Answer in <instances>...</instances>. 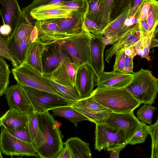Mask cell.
<instances>
[{
	"label": "cell",
	"mask_w": 158,
	"mask_h": 158,
	"mask_svg": "<svg viewBox=\"0 0 158 158\" xmlns=\"http://www.w3.org/2000/svg\"><path fill=\"white\" fill-rule=\"evenodd\" d=\"M36 114L43 139L42 145L37 150L39 157L57 158L63 148L64 143L63 136L57 122L48 111Z\"/></svg>",
	"instance_id": "obj_1"
},
{
	"label": "cell",
	"mask_w": 158,
	"mask_h": 158,
	"mask_svg": "<svg viewBox=\"0 0 158 158\" xmlns=\"http://www.w3.org/2000/svg\"><path fill=\"white\" fill-rule=\"evenodd\" d=\"M91 96L103 106L117 113L133 112L141 104L126 88H96Z\"/></svg>",
	"instance_id": "obj_2"
},
{
	"label": "cell",
	"mask_w": 158,
	"mask_h": 158,
	"mask_svg": "<svg viewBox=\"0 0 158 158\" xmlns=\"http://www.w3.org/2000/svg\"><path fill=\"white\" fill-rule=\"evenodd\" d=\"M125 88L141 104L152 105L158 92V79L152 71L141 69L133 73L132 80Z\"/></svg>",
	"instance_id": "obj_3"
},
{
	"label": "cell",
	"mask_w": 158,
	"mask_h": 158,
	"mask_svg": "<svg viewBox=\"0 0 158 158\" xmlns=\"http://www.w3.org/2000/svg\"><path fill=\"white\" fill-rule=\"evenodd\" d=\"M90 34L81 29L74 34L57 41L69 55L77 71L83 64L89 65Z\"/></svg>",
	"instance_id": "obj_4"
},
{
	"label": "cell",
	"mask_w": 158,
	"mask_h": 158,
	"mask_svg": "<svg viewBox=\"0 0 158 158\" xmlns=\"http://www.w3.org/2000/svg\"><path fill=\"white\" fill-rule=\"evenodd\" d=\"M11 72L17 83L21 86L47 91L65 98L42 74L27 64L22 63L13 68Z\"/></svg>",
	"instance_id": "obj_5"
},
{
	"label": "cell",
	"mask_w": 158,
	"mask_h": 158,
	"mask_svg": "<svg viewBox=\"0 0 158 158\" xmlns=\"http://www.w3.org/2000/svg\"><path fill=\"white\" fill-rule=\"evenodd\" d=\"M21 86L32 104L33 111L36 113H42L60 106H70L76 101L47 91Z\"/></svg>",
	"instance_id": "obj_6"
},
{
	"label": "cell",
	"mask_w": 158,
	"mask_h": 158,
	"mask_svg": "<svg viewBox=\"0 0 158 158\" xmlns=\"http://www.w3.org/2000/svg\"><path fill=\"white\" fill-rule=\"evenodd\" d=\"M95 149L111 151L127 144L123 131L105 123L95 124Z\"/></svg>",
	"instance_id": "obj_7"
},
{
	"label": "cell",
	"mask_w": 158,
	"mask_h": 158,
	"mask_svg": "<svg viewBox=\"0 0 158 158\" xmlns=\"http://www.w3.org/2000/svg\"><path fill=\"white\" fill-rule=\"evenodd\" d=\"M0 150L7 156L39 157L32 142L19 139L11 135L1 126L0 134Z\"/></svg>",
	"instance_id": "obj_8"
},
{
	"label": "cell",
	"mask_w": 158,
	"mask_h": 158,
	"mask_svg": "<svg viewBox=\"0 0 158 158\" xmlns=\"http://www.w3.org/2000/svg\"><path fill=\"white\" fill-rule=\"evenodd\" d=\"M71 106L95 124L105 123L111 111L95 100L91 96L73 103Z\"/></svg>",
	"instance_id": "obj_9"
},
{
	"label": "cell",
	"mask_w": 158,
	"mask_h": 158,
	"mask_svg": "<svg viewBox=\"0 0 158 158\" xmlns=\"http://www.w3.org/2000/svg\"><path fill=\"white\" fill-rule=\"evenodd\" d=\"M85 17L72 15L69 17L59 18V25L56 30L39 41L45 44L58 41L74 34L81 29Z\"/></svg>",
	"instance_id": "obj_10"
},
{
	"label": "cell",
	"mask_w": 158,
	"mask_h": 158,
	"mask_svg": "<svg viewBox=\"0 0 158 158\" xmlns=\"http://www.w3.org/2000/svg\"><path fill=\"white\" fill-rule=\"evenodd\" d=\"M130 4L125 10L117 18L111 21L106 27L97 35L106 45H112L132 27L125 24L130 10Z\"/></svg>",
	"instance_id": "obj_11"
},
{
	"label": "cell",
	"mask_w": 158,
	"mask_h": 158,
	"mask_svg": "<svg viewBox=\"0 0 158 158\" xmlns=\"http://www.w3.org/2000/svg\"><path fill=\"white\" fill-rule=\"evenodd\" d=\"M140 122L133 112L117 113L111 112L105 123L121 129L123 132L127 144L139 127Z\"/></svg>",
	"instance_id": "obj_12"
},
{
	"label": "cell",
	"mask_w": 158,
	"mask_h": 158,
	"mask_svg": "<svg viewBox=\"0 0 158 158\" xmlns=\"http://www.w3.org/2000/svg\"><path fill=\"white\" fill-rule=\"evenodd\" d=\"M77 71L70 56L62 49V60L59 66L52 74L45 75L60 84L73 88Z\"/></svg>",
	"instance_id": "obj_13"
},
{
	"label": "cell",
	"mask_w": 158,
	"mask_h": 158,
	"mask_svg": "<svg viewBox=\"0 0 158 158\" xmlns=\"http://www.w3.org/2000/svg\"><path fill=\"white\" fill-rule=\"evenodd\" d=\"M10 109L29 115L33 112L32 104L21 86L17 83L8 86L5 93Z\"/></svg>",
	"instance_id": "obj_14"
},
{
	"label": "cell",
	"mask_w": 158,
	"mask_h": 158,
	"mask_svg": "<svg viewBox=\"0 0 158 158\" xmlns=\"http://www.w3.org/2000/svg\"><path fill=\"white\" fill-rule=\"evenodd\" d=\"M97 78L88 64L81 66L76 72L75 88L80 99L90 97L96 85Z\"/></svg>",
	"instance_id": "obj_15"
},
{
	"label": "cell",
	"mask_w": 158,
	"mask_h": 158,
	"mask_svg": "<svg viewBox=\"0 0 158 158\" xmlns=\"http://www.w3.org/2000/svg\"><path fill=\"white\" fill-rule=\"evenodd\" d=\"M145 35L141 26L140 21L125 33L116 43L107 50L105 54V60L109 63L112 57L117 52L125 49L133 45L140 38Z\"/></svg>",
	"instance_id": "obj_16"
},
{
	"label": "cell",
	"mask_w": 158,
	"mask_h": 158,
	"mask_svg": "<svg viewBox=\"0 0 158 158\" xmlns=\"http://www.w3.org/2000/svg\"><path fill=\"white\" fill-rule=\"evenodd\" d=\"M44 44L41 56L43 74L49 75L59 66L62 60V49L57 42Z\"/></svg>",
	"instance_id": "obj_17"
},
{
	"label": "cell",
	"mask_w": 158,
	"mask_h": 158,
	"mask_svg": "<svg viewBox=\"0 0 158 158\" xmlns=\"http://www.w3.org/2000/svg\"><path fill=\"white\" fill-rule=\"evenodd\" d=\"M22 10V15L31 23L32 20L37 21L65 18L73 15V13L69 10L49 6L34 8L27 10Z\"/></svg>",
	"instance_id": "obj_18"
},
{
	"label": "cell",
	"mask_w": 158,
	"mask_h": 158,
	"mask_svg": "<svg viewBox=\"0 0 158 158\" xmlns=\"http://www.w3.org/2000/svg\"><path fill=\"white\" fill-rule=\"evenodd\" d=\"M90 37V58L89 65L98 78L104 71V52L106 45L99 36L91 33Z\"/></svg>",
	"instance_id": "obj_19"
},
{
	"label": "cell",
	"mask_w": 158,
	"mask_h": 158,
	"mask_svg": "<svg viewBox=\"0 0 158 158\" xmlns=\"http://www.w3.org/2000/svg\"><path fill=\"white\" fill-rule=\"evenodd\" d=\"M133 73L113 70L103 72L97 78V88H125L131 81Z\"/></svg>",
	"instance_id": "obj_20"
},
{
	"label": "cell",
	"mask_w": 158,
	"mask_h": 158,
	"mask_svg": "<svg viewBox=\"0 0 158 158\" xmlns=\"http://www.w3.org/2000/svg\"><path fill=\"white\" fill-rule=\"evenodd\" d=\"M22 14L17 0H0V15L3 24L10 27L12 33Z\"/></svg>",
	"instance_id": "obj_21"
},
{
	"label": "cell",
	"mask_w": 158,
	"mask_h": 158,
	"mask_svg": "<svg viewBox=\"0 0 158 158\" xmlns=\"http://www.w3.org/2000/svg\"><path fill=\"white\" fill-rule=\"evenodd\" d=\"M35 26L22 15L14 31L9 37V52L19 45L26 38L31 35Z\"/></svg>",
	"instance_id": "obj_22"
},
{
	"label": "cell",
	"mask_w": 158,
	"mask_h": 158,
	"mask_svg": "<svg viewBox=\"0 0 158 158\" xmlns=\"http://www.w3.org/2000/svg\"><path fill=\"white\" fill-rule=\"evenodd\" d=\"M44 44L37 38L30 44L27 50L24 61L27 64L43 74L41 56Z\"/></svg>",
	"instance_id": "obj_23"
},
{
	"label": "cell",
	"mask_w": 158,
	"mask_h": 158,
	"mask_svg": "<svg viewBox=\"0 0 158 158\" xmlns=\"http://www.w3.org/2000/svg\"><path fill=\"white\" fill-rule=\"evenodd\" d=\"M0 118L1 126L8 131L27 126L29 115L10 109Z\"/></svg>",
	"instance_id": "obj_24"
},
{
	"label": "cell",
	"mask_w": 158,
	"mask_h": 158,
	"mask_svg": "<svg viewBox=\"0 0 158 158\" xmlns=\"http://www.w3.org/2000/svg\"><path fill=\"white\" fill-rule=\"evenodd\" d=\"M64 144L68 148L71 158H92L89 144L78 137H71Z\"/></svg>",
	"instance_id": "obj_25"
},
{
	"label": "cell",
	"mask_w": 158,
	"mask_h": 158,
	"mask_svg": "<svg viewBox=\"0 0 158 158\" xmlns=\"http://www.w3.org/2000/svg\"><path fill=\"white\" fill-rule=\"evenodd\" d=\"M55 115L65 118L77 126L78 123L82 121L89 120L85 115L75 110L71 106H64L51 110Z\"/></svg>",
	"instance_id": "obj_26"
},
{
	"label": "cell",
	"mask_w": 158,
	"mask_h": 158,
	"mask_svg": "<svg viewBox=\"0 0 158 158\" xmlns=\"http://www.w3.org/2000/svg\"><path fill=\"white\" fill-rule=\"evenodd\" d=\"M50 6L70 11L74 15L83 16H85L88 9V4L86 0H74Z\"/></svg>",
	"instance_id": "obj_27"
},
{
	"label": "cell",
	"mask_w": 158,
	"mask_h": 158,
	"mask_svg": "<svg viewBox=\"0 0 158 158\" xmlns=\"http://www.w3.org/2000/svg\"><path fill=\"white\" fill-rule=\"evenodd\" d=\"M28 126L33 143L37 150L42 145L43 139L39 127L37 114L34 111L29 115Z\"/></svg>",
	"instance_id": "obj_28"
},
{
	"label": "cell",
	"mask_w": 158,
	"mask_h": 158,
	"mask_svg": "<svg viewBox=\"0 0 158 158\" xmlns=\"http://www.w3.org/2000/svg\"><path fill=\"white\" fill-rule=\"evenodd\" d=\"M146 22L148 34L150 35L157 32L158 23V2L154 0L151 3L147 14Z\"/></svg>",
	"instance_id": "obj_29"
},
{
	"label": "cell",
	"mask_w": 158,
	"mask_h": 158,
	"mask_svg": "<svg viewBox=\"0 0 158 158\" xmlns=\"http://www.w3.org/2000/svg\"><path fill=\"white\" fill-rule=\"evenodd\" d=\"M88 11L85 17L94 22L104 29L102 25V12L100 0H86Z\"/></svg>",
	"instance_id": "obj_30"
},
{
	"label": "cell",
	"mask_w": 158,
	"mask_h": 158,
	"mask_svg": "<svg viewBox=\"0 0 158 158\" xmlns=\"http://www.w3.org/2000/svg\"><path fill=\"white\" fill-rule=\"evenodd\" d=\"M10 73L7 62L0 56V97L5 94L8 87Z\"/></svg>",
	"instance_id": "obj_31"
},
{
	"label": "cell",
	"mask_w": 158,
	"mask_h": 158,
	"mask_svg": "<svg viewBox=\"0 0 158 158\" xmlns=\"http://www.w3.org/2000/svg\"><path fill=\"white\" fill-rule=\"evenodd\" d=\"M52 85L65 98L73 101L80 99L75 88H69L60 84L51 79L46 75L43 74Z\"/></svg>",
	"instance_id": "obj_32"
},
{
	"label": "cell",
	"mask_w": 158,
	"mask_h": 158,
	"mask_svg": "<svg viewBox=\"0 0 158 158\" xmlns=\"http://www.w3.org/2000/svg\"><path fill=\"white\" fill-rule=\"evenodd\" d=\"M155 107L151 104H144L138 110L136 113L137 118L141 122L151 125L154 112L155 110Z\"/></svg>",
	"instance_id": "obj_33"
},
{
	"label": "cell",
	"mask_w": 158,
	"mask_h": 158,
	"mask_svg": "<svg viewBox=\"0 0 158 158\" xmlns=\"http://www.w3.org/2000/svg\"><path fill=\"white\" fill-rule=\"evenodd\" d=\"M155 34L150 35L147 34L141 37V42L140 46L137 51V55L145 58L148 60H150L149 57V52L152 39L155 37Z\"/></svg>",
	"instance_id": "obj_34"
},
{
	"label": "cell",
	"mask_w": 158,
	"mask_h": 158,
	"mask_svg": "<svg viewBox=\"0 0 158 158\" xmlns=\"http://www.w3.org/2000/svg\"><path fill=\"white\" fill-rule=\"evenodd\" d=\"M149 134L151 137V158H158V119L153 125L148 126Z\"/></svg>",
	"instance_id": "obj_35"
},
{
	"label": "cell",
	"mask_w": 158,
	"mask_h": 158,
	"mask_svg": "<svg viewBox=\"0 0 158 158\" xmlns=\"http://www.w3.org/2000/svg\"><path fill=\"white\" fill-rule=\"evenodd\" d=\"M114 0H100L102 15V25L104 29L111 21L110 15Z\"/></svg>",
	"instance_id": "obj_36"
},
{
	"label": "cell",
	"mask_w": 158,
	"mask_h": 158,
	"mask_svg": "<svg viewBox=\"0 0 158 158\" xmlns=\"http://www.w3.org/2000/svg\"><path fill=\"white\" fill-rule=\"evenodd\" d=\"M148 134V126L140 122L139 128L128 144L133 145L143 143Z\"/></svg>",
	"instance_id": "obj_37"
},
{
	"label": "cell",
	"mask_w": 158,
	"mask_h": 158,
	"mask_svg": "<svg viewBox=\"0 0 158 158\" xmlns=\"http://www.w3.org/2000/svg\"><path fill=\"white\" fill-rule=\"evenodd\" d=\"M9 37L4 36L0 34V56L11 61L13 68L18 65L10 54L8 48Z\"/></svg>",
	"instance_id": "obj_38"
},
{
	"label": "cell",
	"mask_w": 158,
	"mask_h": 158,
	"mask_svg": "<svg viewBox=\"0 0 158 158\" xmlns=\"http://www.w3.org/2000/svg\"><path fill=\"white\" fill-rule=\"evenodd\" d=\"M12 135L23 141L32 142L28 126L7 131Z\"/></svg>",
	"instance_id": "obj_39"
},
{
	"label": "cell",
	"mask_w": 158,
	"mask_h": 158,
	"mask_svg": "<svg viewBox=\"0 0 158 158\" xmlns=\"http://www.w3.org/2000/svg\"><path fill=\"white\" fill-rule=\"evenodd\" d=\"M131 0H114L110 15L111 21L121 14L128 6Z\"/></svg>",
	"instance_id": "obj_40"
},
{
	"label": "cell",
	"mask_w": 158,
	"mask_h": 158,
	"mask_svg": "<svg viewBox=\"0 0 158 158\" xmlns=\"http://www.w3.org/2000/svg\"><path fill=\"white\" fill-rule=\"evenodd\" d=\"M73 0H33L31 4L23 8L22 10H27L34 8L53 5Z\"/></svg>",
	"instance_id": "obj_41"
},
{
	"label": "cell",
	"mask_w": 158,
	"mask_h": 158,
	"mask_svg": "<svg viewBox=\"0 0 158 158\" xmlns=\"http://www.w3.org/2000/svg\"><path fill=\"white\" fill-rule=\"evenodd\" d=\"M125 50L119 51L115 54V59L113 66V70L125 73L124 71L125 57Z\"/></svg>",
	"instance_id": "obj_42"
},
{
	"label": "cell",
	"mask_w": 158,
	"mask_h": 158,
	"mask_svg": "<svg viewBox=\"0 0 158 158\" xmlns=\"http://www.w3.org/2000/svg\"><path fill=\"white\" fill-rule=\"evenodd\" d=\"M146 1L143 2L138 9V14L139 20L143 21L146 20L147 14L150 6L154 1Z\"/></svg>",
	"instance_id": "obj_43"
},
{
	"label": "cell",
	"mask_w": 158,
	"mask_h": 158,
	"mask_svg": "<svg viewBox=\"0 0 158 158\" xmlns=\"http://www.w3.org/2000/svg\"><path fill=\"white\" fill-rule=\"evenodd\" d=\"M152 0H131L130 3L131 8L128 17H131L134 15L138 11L140 5L144 2Z\"/></svg>",
	"instance_id": "obj_44"
},
{
	"label": "cell",
	"mask_w": 158,
	"mask_h": 158,
	"mask_svg": "<svg viewBox=\"0 0 158 158\" xmlns=\"http://www.w3.org/2000/svg\"><path fill=\"white\" fill-rule=\"evenodd\" d=\"M133 57L125 55L124 71L125 73H133Z\"/></svg>",
	"instance_id": "obj_45"
},
{
	"label": "cell",
	"mask_w": 158,
	"mask_h": 158,
	"mask_svg": "<svg viewBox=\"0 0 158 158\" xmlns=\"http://www.w3.org/2000/svg\"><path fill=\"white\" fill-rule=\"evenodd\" d=\"M11 33V28L9 25L3 24L0 26V34L2 35L9 37Z\"/></svg>",
	"instance_id": "obj_46"
},
{
	"label": "cell",
	"mask_w": 158,
	"mask_h": 158,
	"mask_svg": "<svg viewBox=\"0 0 158 158\" xmlns=\"http://www.w3.org/2000/svg\"><path fill=\"white\" fill-rule=\"evenodd\" d=\"M57 158H71L69 150L64 145Z\"/></svg>",
	"instance_id": "obj_47"
},
{
	"label": "cell",
	"mask_w": 158,
	"mask_h": 158,
	"mask_svg": "<svg viewBox=\"0 0 158 158\" xmlns=\"http://www.w3.org/2000/svg\"><path fill=\"white\" fill-rule=\"evenodd\" d=\"M125 147H122L112 150L110 154V158H119V154L120 152Z\"/></svg>",
	"instance_id": "obj_48"
},
{
	"label": "cell",
	"mask_w": 158,
	"mask_h": 158,
	"mask_svg": "<svg viewBox=\"0 0 158 158\" xmlns=\"http://www.w3.org/2000/svg\"><path fill=\"white\" fill-rule=\"evenodd\" d=\"M140 23L144 32L145 34H148V27L146 22V20L142 21H140Z\"/></svg>",
	"instance_id": "obj_49"
},
{
	"label": "cell",
	"mask_w": 158,
	"mask_h": 158,
	"mask_svg": "<svg viewBox=\"0 0 158 158\" xmlns=\"http://www.w3.org/2000/svg\"><path fill=\"white\" fill-rule=\"evenodd\" d=\"M158 40L157 38H153L152 40L151 43L150 49L158 46Z\"/></svg>",
	"instance_id": "obj_50"
},
{
	"label": "cell",
	"mask_w": 158,
	"mask_h": 158,
	"mask_svg": "<svg viewBox=\"0 0 158 158\" xmlns=\"http://www.w3.org/2000/svg\"><path fill=\"white\" fill-rule=\"evenodd\" d=\"M1 127V121L0 118V127ZM3 158L2 156V153L1 152L0 150V158Z\"/></svg>",
	"instance_id": "obj_51"
}]
</instances>
